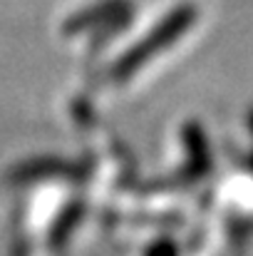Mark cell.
<instances>
[{
    "label": "cell",
    "instance_id": "obj_1",
    "mask_svg": "<svg viewBox=\"0 0 253 256\" xmlns=\"http://www.w3.org/2000/svg\"><path fill=\"white\" fill-rule=\"evenodd\" d=\"M122 8V0H107V2H102L99 8H94V10H87L82 12L77 20H75V28H80V25H87L89 20H102V18H109L114 10H119Z\"/></svg>",
    "mask_w": 253,
    "mask_h": 256
}]
</instances>
